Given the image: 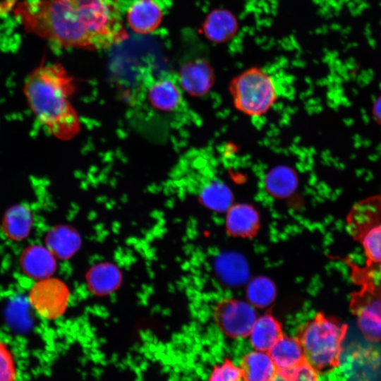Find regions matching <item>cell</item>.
I'll return each mask as SVG.
<instances>
[{"instance_id":"cell-1","label":"cell","mask_w":381,"mask_h":381,"mask_svg":"<svg viewBox=\"0 0 381 381\" xmlns=\"http://www.w3.org/2000/svg\"><path fill=\"white\" fill-rule=\"evenodd\" d=\"M28 34L64 49L101 50L128 37L118 0H8Z\"/></svg>"},{"instance_id":"cell-2","label":"cell","mask_w":381,"mask_h":381,"mask_svg":"<svg viewBox=\"0 0 381 381\" xmlns=\"http://www.w3.org/2000/svg\"><path fill=\"white\" fill-rule=\"evenodd\" d=\"M75 88L73 77L57 62L40 64L25 79L23 92L30 111L56 138L68 140L79 131V119L71 102Z\"/></svg>"},{"instance_id":"cell-3","label":"cell","mask_w":381,"mask_h":381,"mask_svg":"<svg viewBox=\"0 0 381 381\" xmlns=\"http://www.w3.org/2000/svg\"><path fill=\"white\" fill-rule=\"evenodd\" d=\"M347 328V325L322 313L299 327L296 338L306 360L319 374L329 373L339 366Z\"/></svg>"},{"instance_id":"cell-4","label":"cell","mask_w":381,"mask_h":381,"mask_svg":"<svg viewBox=\"0 0 381 381\" xmlns=\"http://www.w3.org/2000/svg\"><path fill=\"white\" fill-rule=\"evenodd\" d=\"M358 289L351 294L349 308L365 339L381 341V267L368 269L344 260Z\"/></svg>"},{"instance_id":"cell-5","label":"cell","mask_w":381,"mask_h":381,"mask_svg":"<svg viewBox=\"0 0 381 381\" xmlns=\"http://www.w3.org/2000/svg\"><path fill=\"white\" fill-rule=\"evenodd\" d=\"M133 95L135 107L160 119L181 122L188 110L177 74L157 75L145 71Z\"/></svg>"},{"instance_id":"cell-6","label":"cell","mask_w":381,"mask_h":381,"mask_svg":"<svg viewBox=\"0 0 381 381\" xmlns=\"http://www.w3.org/2000/svg\"><path fill=\"white\" fill-rule=\"evenodd\" d=\"M229 92L235 108L250 117L267 114L279 98L274 78L260 66L248 68L232 78Z\"/></svg>"},{"instance_id":"cell-7","label":"cell","mask_w":381,"mask_h":381,"mask_svg":"<svg viewBox=\"0 0 381 381\" xmlns=\"http://www.w3.org/2000/svg\"><path fill=\"white\" fill-rule=\"evenodd\" d=\"M347 229L362 246L365 268L381 267V214L366 206L357 205L347 217Z\"/></svg>"},{"instance_id":"cell-8","label":"cell","mask_w":381,"mask_h":381,"mask_svg":"<svg viewBox=\"0 0 381 381\" xmlns=\"http://www.w3.org/2000/svg\"><path fill=\"white\" fill-rule=\"evenodd\" d=\"M30 305L42 318L54 320L66 312L70 300V291L61 279L53 276L35 281L28 292Z\"/></svg>"},{"instance_id":"cell-9","label":"cell","mask_w":381,"mask_h":381,"mask_svg":"<svg viewBox=\"0 0 381 381\" xmlns=\"http://www.w3.org/2000/svg\"><path fill=\"white\" fill-rule=\"evenodd\" d=\"M214 315L221 331L233 339L248 337L257 319L253 306L234 298L219 301L216 306Z\"/></svg>"},{"instance_id":"cell-10","label":"cell","mask_w":381,"mask_h":381,"mask_svg":"<svg viewBox=\"0 0 381 381\" xmlns=\"http://www.w3.org/2000/svg\"><path fill=\"white\" fill-rule=\"evenodd\" d=\"M177 76L183 90L196 97L208 93L214 83L212 66L207 59L201 57L185 62Z\"/></svg>"},{"instance_id":"cell-11","label":"cell","mask_w":381,"mask_h":381,"mask_svg":"<svg viewBox=\"0 0 381 381\" xmlns=\"http://www.w3.org/2000/svg\"><path fill=\"white\" fill-rule=\"evenodd\" d=\"M18 261L23 274L34 281L53 276L57 269L56 258L44 244L27 246Z\"/></svg>"},{"instance_id":"cell-12","label":"cell","mask_w":381,"mask_h":381,"mask_svg":"<svg viewBox=\"0 0 381 381\" xmlns=\"http://www.w3.org/2000/svg\"><path fill=\"white\" fill-rule=\"evenodd\" d=\"M35 217L30 206L17 203L8 207L1 219L0 230L12 242H20L29 237L33 229Z\"/></svg>"},{"instance_id":"cell-13","label":"cell","mask_w":381,"mask_h":381,"mask_svg":"<svg viewBox=\"0 0 381 381\" xmlns=\"http://www.w3.org/2000/svg\"><path fill=\"white\" fill-rule=\"evenodd\" d=\"M163 16L157 0H133L126 11V21L133 32L148 34L159 26Z\"/></svg>"},{"instance_id":"cell-14","label":"cell","mask_w":381,"mask_h":381,"mask_svg":"<svg viewBox=\"0 0 381 381\" xmlns=\"http://www.w3.org/2000/svg\"><path fill=\"white\" fill-rule=\"evenodd\" d=\"M226 229L233 236L253 237L260 228L256 210L248 204L231 205L226 210Z\"/></svg>"},{"instance_id":"cell-15","label":"cell","mask_w":381,"mask_h":381,"mask_svg":"<svg viewBox=\"0 0 381 381\" xmlns=\"http://www.w3.org/2000/svg\"><path fill=\"white\" fill-rule=\"evenodd\" d=\"M235 16L225 8H215L206 16L202 25L205 37L214 43H224L234 36L238 30Z\"/></svg>"},{"instance_id":"cell-16","label":"cell","mask_w":381,"mask_h":381,"mask_svg":"<svg viewBox=\"0 0 381 381\" xmlns=\"http://www.w3.org/2000/svg\"><path fill=\"white\" fill-rule=\"evenodd\" d=\"M56 259L68 260L80 246V238L72 228L58 225L52 227L44 236V243Z\"/></svg>"},{"instance_id":"cell-17","label":"cell","mask_w":381,"mask_h":381,"mask_svg":"<svg viewBox=\"0 0 381 381\" xmlns=\"http://www.w3.org/2000/svg\"><path fill=\"white\" fill-rule=\"evenodd\" d=\"M240 367L243 380L248 381L276 380L278 370L268 351L255 349L244 356Z\"/></svg>"},{"instance_id":"cell-18","label":"cell","mask_w":381,"mask_h":381,"mask_svg":"<svg viewBox=\"0 0 381 381\" xmlns=\"http://www.w3.org/2000/svg\"><path fill=\"white\" fill-rule=\"evenodd\" d=\"M268 353L278 370L287 369L306 361L298 339L286 335L282 334Z\"/></svg>"},{"instance_id":"cell-19","label":"cell","mask_w":381,"mask_h":381,"mask_svg":"<svg viewBox=\"0 0 381 381\" xmlns=\"http://www.w3.org/2000/svg\"><path fill=\"white\" fill-rule=\"evenodd\" d=\"M282 334L281 324L267 313L257 318L248 337L255 350L268 351Z\"/></svg>"},{"instance_id":"cell-20","label":"cell","mask_w":381,"mask_h":381,"mask_svg":"<svg viewBox=\"0 0 381 381\" xmlns=\"http://www.w3.org/2000/svg\"><path fill=\"white\" fill-rule=\"evenodd\" d=\"M87 283L90 290L101 296L115 291L121 281L119 270L110 262L95 265L87 272Z\"/></svg>"},{"instance_id":"cell-21","label":"cell","mask_w":381,"mask_h":381,"mask_svg":"<svg viewBox=\"0 0 381 381\" xmlns=\"http://www.w3.org/2000/svg\"><path fill=\"white\" fill-rule=\"evenodd\" d=\"M215 269L219 278L226 284L240 285L244 283L249 274L245 259L235 253L222 254L216 260Z\"/></svg>"},{"instance_id":"cell-22","label":"cell","mask_w":381,"mask_h":381,"mask_svg":"<svg viewBox=\"0 0 381 381\" xmlns=\"http://www.w3.org/2000/svg\"><path fill=\"white\" fill-rule=\"evenodd\" d=\"M204 205L216 212L226 211L232 205V193L224 183L218 180L204 183L198 193Z\"/></svg>"},{"instance_id":"cell-23","label":"cell","mask_w":381,"mask_h":381,"mask_svg":"<svg viewBox=\"0 0 381 381\" xmlns=\"http://www.w3.org/2000/svg\"><path fill=\"white\" fill-rule=\"evenodd\" d=\"M267 190L274 196L286 197L291 193L297 184L295 173L286 167L273 169L265 181Z\"/></svg>"},{"instance_id":"cell-24","label":"cell","mask_w":381,"mask_h":381,"mask_svg":"<svg viewBox=\"0 0 381 381\" xmlns=\"http://www.w3.org/2000/svg\"><path fill=\"white\" fill-rule=\"evenodd\" d=\"M276 296V289L271 280L265 277H258L250 282L247 287L249 303L258 308L269 306Z\"/></svg>"},{"instance_id":"cell-25","label":"cell","mask_w":381,"mask_h":381,"mask_svg":"<svg viewBox=\"0 0 381 381\" xmlns=\"http://www.w3.org/2000/svg\"><path fill=\"white\" fill-rule=\"evenodd\" d=\"M18 376L14 355L8 344L0 338V381H14Z\"/></svg>"},{"instance_id":"cell-26","label":"cell","mask_w":381,"mask_h":381,"mask_svg":"<svg viewBox=\"0 0 381 381\" xmlns=\"http://www.w3.org/2000/svg\"><path fill=\"white\" fill-rule=\"evenodd\" d=\"M319 373L306 361L294 367L278 370L276 379L283 380H315Z\"/></svg>"},{"instance_id":"cell-27","label":"cell","mask_w":381,"mask_h":381,"mask_svg":"<svg viewBox=\"0 0 381 381\" xmlns=\"http://www.w3.org/2000/svg\"><path fill=\"white\" fill-rule=\"evenodd\" d=\"M210 380L214 381H238L243 380V373L240 366L236 365L229 359H225L221 364L214 368Z\"/></svg>"},{"instance_id":"cell-28","label":"cell","mask_w":381,"mask_h":381,"mask_svg":"<svg viewBox=\"0 0 381 381\" xmlns=\"http://www.w3.org/2000/svg\"><path fill=\"white\" fill-rule=\"evenodd\" d=\"M373 114L376 121L381 126V95L374 103Z\"/></svg>"}]
</instances>
